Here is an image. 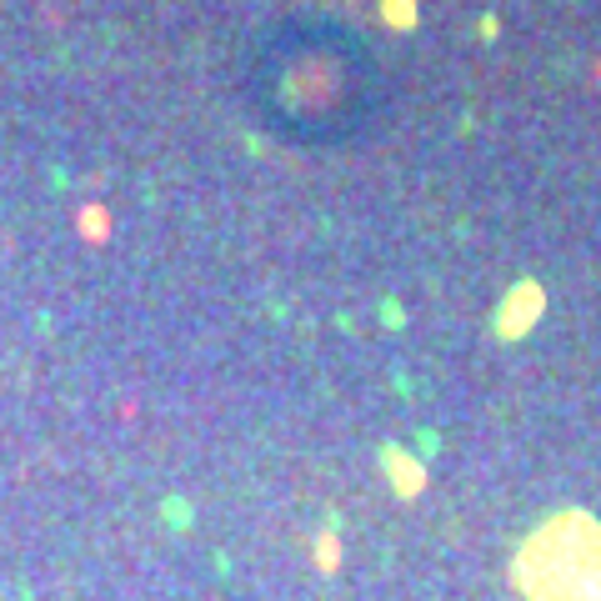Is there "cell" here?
<instances>
[{
	"mask_svg": "<svg viewBox=\"0 0 601 601\" xmlns=\"http://www.w3.org/2000/svg\"><path fill=\"white\" fill-rule=\"evenodd\" d=\"M516 581L531 601H601V531L586 516L546 521L526 541Z\"/></svg>",
	"mask_w": 601,
	"mask_h": 601,
	"instance_id": "6da1fadb",
	"label": "cell"
}]
</instances>
